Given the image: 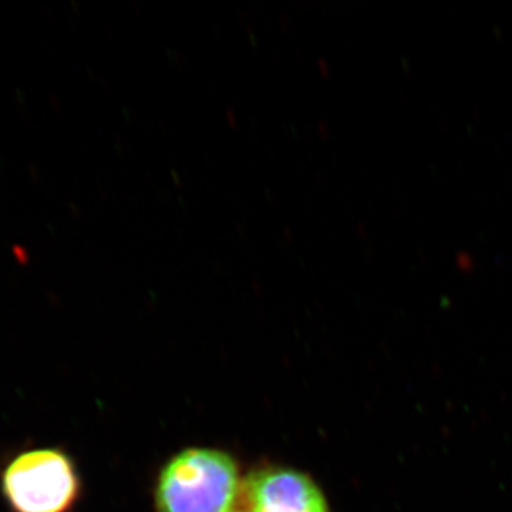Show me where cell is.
<instances>
[{
  "label": "cell",
  "instance_id": "cell-2",
  "mask_svg": "<svg viewBox=\"0 0 512 512\" xmlns=\"http://www.w3.org/2000/svg\"><path fill=\"white\" fill-rule=\"evenodd\" d=\"M0 490L12 512H70L82 494V478L60 448H32L3 467Z\"/></svg>",
  "mask_w": 512,
  "mask_h": 512
},
{
  "label": "cell",
  "instance_id": "cell-3",
  "mask_svg": "<svg viewBox=\"0 0 512 512\" xmlns=\"http://www.w3.org/2000/svg\"><path fill=\"white\" fill-rule=\"evenodd\" d=\"M241 512H330V507L309 474L268 464L245 476Z\"/></svg>",
  "mask_w": 512,
  "mask_h": 512
},
{
  "label": "cell",
  "instance_id": "cell-4",
  "mask_svg": "<svg viewBox=\"0 0 512 512\" xmlns=\"http://www.w3.org/2000/svg\"><path fill=\"white\" fill-rule=\"evenodd\" d=\"M13 256H15L16 261H18L20 265L28 264L30 258L28 249L20 247V245L13 247Z\"/></svg>",
  "mask_w": 512,
  "mask_h": 512
},
{
  "label": "cell",
  "instance_id": "cell-1",
  "mask_svg": "<svg viewBox=\"0 0 512 512\" xmlns=\"http://www.w3.org/2000/svg\"><path fill=\"white\" fill-rule=\"evenodd\" d=\"M245 476L227 451L190 447L171 457L154 488L157 512H241Z\"/></svg>",
  "mask_w": 512,
  "mask_h": 512
}]
</instances>
